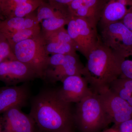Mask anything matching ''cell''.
<instances>
[{"instance_id":"obj_1","label":"cell","mask_w":132,"mask_h":132,"mask_svg":"<svg viewBox=\"0 0 132 132\" xmlns=\"http://www.w3.org/2000/svg\"><path fill=\"white\" fill-rule=\"evenodd\" d=\"M29 114L41 132L71 131L75 125L72 104L61 98L58 89L40 91L32 100Z\"/></svg>"},{"instance_id":"obj_2","label":"cell","mask_w":132,"mask_h":132,"mask_svg":"<svg viewBox=\"0 0 132 132\" xmlns=\"http://www.w3.org/2000/svg\"><path fill=\"white\" fill-rule=\"evenodd\" d=\"M82 76L93 93L98 94L109 89L112 82L119 77L113 52L100 39L86 59Z\"/></svg>"},{"instance_id":"obj_3","label":"cell","mask_w":132,"mask_h":132,"mask_svg":"<svg viewBox=\"0 0 132 132\" xmlns=\"http://www.w3.org/2000/svg\"><path fill=\"white\" fill-rule=\"evenodd\" d=\"M74 119L80 132H101L112 123L98 94L93 93L76 103Z\"/></svg>"},{"instance_id":"obj_4","label":"cell","mask_w":132,"mask_h":132,"mask_svg":"<svg viewBox=\"0 0 132 132\" xmlns=\"http://www.w3.org/2000/svg\"><path fill=\"white\" fill-rule=\"evenodd\" d=\"M40 33L34 38L22 41L11 47L16 59L29 66L42 79L50 57Z\"/></svg>"},{"instance_id":"obj_5","label":"cell","mask_w":132,"mask_h":132,"mask_svg":"<svg viewBox=\"0 0 132 132\" xmlns=\"http://www.w3.org/2000/svg\"><path fill=\"white\" fill-rule=\"evenodd\" d=\"M67 29L77 51L86 59L100 39L97 26L87 19L72 16Z\"/></svg>"},{"instance_id":"obj_6","label":"cell","mask_w":132,"mask_h":132,"mask_svg":"<svg viewBox=\"0 0 132 132\" xmlns=\"http://www.w3.org/2000/svg\"><path fill=\"white\" fill-rule=\"evenodd\" d=\"M84 65L77 53L50 56L43 79L55 83L71 76L82 75Z\"/></svg>"},{"instance_id":"obj_7","label":"cell","mask_w":132,"mask_h":132,"mask_svg":"<svg viewBox=\"0 0 132 132\" xmlns=\"http://www.w3.org/2000/svg\"><path fill=\"white\" fill-rule=\"evenodd\" d=\"M100 26L102 42L113 52L132 46V32L121 21Z\"/></svg>"},{"instance_id":"obj_8","label":"cell","mask_w":132,"mask_h":132,"mask_svg":"<svg viewBox=\"0 0 132 132\" xmlns=\"http://www.w3.org/2000/svg\"><path fill=\"white\" fill-rule=\"evenodd\" d=\"M36 78L39 76L31 67L17 59L0 63V81L6 86H16Z\"/></svg>"},{"instance_id":"obj_9","label":"cell","mask_w":132,"mask_h":132,"mask_svg":"<svg viewBox=\"0 0 132 132\" xmlns=\"http://www.w3.org/2000/svg\"><path fill=\"white\" fill-rule=\"evenodd\" d=\"M98 95L114 125L132 119V107L109 88L101 92Z\"/></svg>"},{"instance_id":"obj_10","label":"cell","mask_w":132,"mask_h":132,"mask_svg":"<svg viewBox=\"0 0 132 132\" xmlns=\"http://www.w3.org/2000/svg\"><path fill=\"white\" fill-rule=\"evenodd\" d=\"M62 86L58 89L60 97L68 103H77L93 93L82 75H75L64 79Z\"/></svg>"},{"instance_id":"obj_11","label":"cell","mask_w":132,"mask_h":132,"mask_svg":"<svg viewBox=\"0 0 132 132\" xmlns=\"http://www.w3.org/2000/svg\"><path fill=\"white\" fill-rule=\"evenodd\" d=\"M2 116V132H36L39 130L31 116L22 112L20 108L10 109Z\"/></svg>"},{"instance_id":"obj_12","label":"cell","mask_w":132,"mask_h":132,"mask_svg":"<svg viewBox=\"0 0 132 132\" xmlns=\"http://www.w3.org/2000/svg\"><path fill=\"white\" fill-rule=\"evenodd\" d=\"M29 97V88L26 83L0 87V115L12 108L21 109L26 106Z\"/></svg>"},{"instance_id":"obj_13","label":"cell","mask_w":132,"mask_h":132,"mask_svg":"<svg viewBox=\"0 0 132 132\" xmlns=\"http://www.w3.org/2000/svg\"><path fill=\"white\" fill-rule=\"evenodd\" d=\"M104 0H74L68 5L72 16L81 17L97 26L100 20Z\"/></svg>"},{"instance_id":"obj_14","label":"cell","mask_w":132,"mask_h":132,"mask_svg":"<svg viewBox=\"0 0 132 132\" xmlns=\"http://www.w3.org/2000/svg\"><path fill=\"white\" fill-rule=\"evenodd\" d=\"M132 7V0H104L98 24L121 21Z\"/></svg>"},{"instance_id":"obj_15","label":"cell","mask_w":132,"mask_h":132,"mask_svg":"<svg viewBox=\"0 0 132 132\" xmlns=\"http://www.w3.org/2000/svg\"><path fill=\"white\" fill-rule=\"evenodd\" d=\"M36 10L23 17H14L0 21V31L5 33L31 28L39 26Z\"/></svg>"},{"instance_id":"obj_16","label":"cell","mask_w":132,"mask_h":132,"mask_svg":"<svg viewBox=\"0 0 132 132\" xmlns=\"http://www.w3.org/2000/svg\"><path fill=\"white\" fill-rule=\"evenodd\" d=\"M113 53L119 77L132 79V46Z\"/></svg>"},{"instance_id":"obj_17","label":"cell","mask_w":132,"mask_h":132,"mask_svg":"<svg viewBox=\"0 0 132 132\" xmlns=\"http://www.w3.org/2000/svg\"><path fill=\"white\" fill-rule=\"evenodd\" d=\"M109 89L132 107V79L119 77L112 82Z\"/></svg>"},{"instance_id":"obj_18","label":"cell","mask_w":132,"mask_h":132,"mask_svg":"<svg viewBox=\"0 0 132 132\" xmlns=\"http://www.w3.org/2000/svg\"><path fill=\"white\" fill-rule=\"evenodd\" d=\"M41 28L40 25L31 28L25 29L19 31L2 33L9 42L11 47L16 43L34 38L40 34Z\"/></svg>"},{"instance_id":"obj_19","label":"cell","mask_w":132,"mask_h":132,"mask_svg":"<svg viewBox=\"0 0 132 132\" xmlns=\"http://www.w3.org/2000/svg\"><path fill=\"white\" fill-rule=\"evenodd\" d=\"M45 47L48 54H72L77 53L73 43L67 42H45Z\"/></svg>"},{"instance_id":"obj_20","label":"cell","mask_w":132,"mask_h":132,"mask_svg":"<svg viewBox=\"0 0 132 132\" xmlns=\"http://www.w3.org/2000/svg\"><path fill=\"white\" fill-rule=\"evenodd\" d=\"M44 2V0H32L22 3L13 9L6 19L27 16L35 11Z\"/></svg>"},{"instance_id":"obj_21","label":"cell","mask_w":132,"mask_h":132,"mask_svg":"<svg viewBox=\"0 0 132 132\" xmlns=\"http://www.w3.org/2000/svg\"><path fill=\"white\" fill-rule=\"evenodd\" d=\"M41 33L45 42H67L74 44L64 27L52 31H41Z\"/></svg>"},{"instance_id":"obj_22","label":"cell","mask_w":132,"mask_h":132,"mask_svg":"<svg viewBox=\"0 0 132 132\" xmlns=\"http://www.w3.org/2000/svg\"><path fill=\"white\" fill-rule=\"evenodd\" d=\"M16 59L7 39L0 31V63L7 60Z\"/></svg>"},{"instance_id":"obj_23","label":"cell","mask_w":132,"mask_h":132,"mask_svg":"<svg viewBox=\"0 0 132 132\" xmlns=\"http://www.w3.org/2000/svg\"><path fill=\"white\" fill-rule=\"evenodd\" d=\"M32 0H3L1 7V20L6 19L13 9L19 5Z\"/></svg>"},{"instance_id":"obj_24","label":"cell","mask_w":132,"mask_h":132,"mask_svg":"<svg viewBox=\"0 0 132 132\" xmlns=\"http://www.w3.org/2000/svg\"><path fill=\"white\" fill-rule=\"evenodd\" d=\"M112 127L119 132H132V119L114 125Z\"/></svg>"},{"instance_id":"obj_25","label":"cell","mask_w":132,"mask_h":132,"mask_svg":"<svg viewBox=\"0 0 132 132\" xmlns=\"http://www.w3.org/2000/svg\"><path fill=\"white\" fill-rule=\"evenodd\" d=\"M74 0H48V3L54 7L63 8L68 7V5Z\"/></svg>"},{"instance_id":"obj_26","label":"cell","mask_w":132,"mask_h":132,"mask_svg":"<svg viewBox=\"0 0 132 132\" xmlns=\"http://www.w3.org/2000/svg\"><path fill=\"white\" fill-rule=\"evenodd\" d=\"M121 21L132 32V7Z\"/></svg>"},{"instance_id":"obj_27","label":"cell","mask_w":132,"mask_h":132,"mask_svg":"<svg viewBox=\"0 0 132 132\" xmlns=\"http://www.w3.org/2000/svg\"><path fill=\"white\" fill-rule=\"evenodd\" d=\"M101 132H119L113 127L111 128H106Z\"/></svg>"},{"instance_id":"obj_28","label":"cell","mask_w":132,"mask_h":132,"mask_svg":"<svg viewBox=\"0 0 132 132\" xmlns=\"http://www.w3.org/2000/svg\"><path fill=\"white\" fill-rule=\"evenodd\" d=\"M3 128V122L2 116L1 115H0V132H2Z\"/></svg>"},{"instance_id":"obj_29","label":"cell","mask_w":132,"mask_h":132,"mask_svg":"<svg viewBox=\"0 0 132 132\" xmlns=\"http://www.w3.org/2000/svg\"><path fill=\"white\" fill-rule=\"evenodd\" d=\"M3 0H0V20H1V7Z\"/></svg>"},{"instance_id":"obj_30","label":"cell","mask_w":132,"mask_h":132,"mask_svg":"<svg viewBox=\"0 0 132 132\" xmlns=\"http://www.w3.org/2000/svg\"><path fill=\"white\" fill-rule=\"evenodd\" d=\"M36 132H41L40 131H39V130H38V131H37Z\"/></svg>"},{"instance_id":"obj_31","label":"cell","mask_w":132,"mask_h":132,"mask_svg":"<svg viewBox=\"0 0 132 132\" xmlns=\"http://www.w3.org/2000/svg\"><path fill=\"white\" fill-rule=\"evenodd\" d=\"M74 132L73 131H69V132Z\"/></svg>"},{"instance_id":"obj_32","label":"cell","mask_w":132,"mask_h":132,"mask_svg":"<svg viewBox=\"0 0 132 132\" xmlns=\"http://www.w3.org/2000/svg\"><path fill=\"white\" fill-rule=\"evenodd\" d=\"M1 20H0V21H1Z\"/></svg>"}]
</instances>
